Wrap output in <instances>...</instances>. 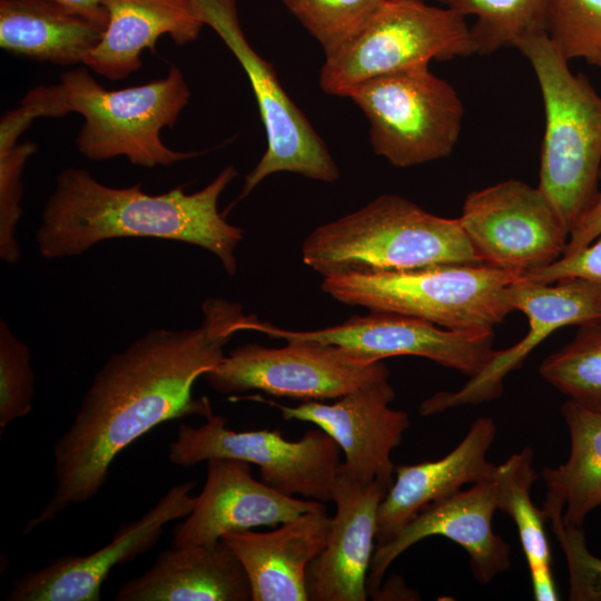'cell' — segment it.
Returning <instances> with one entry per match:
<instances>
[{
    "mask_svg": "<svg viewBox=\"0 0 601 601\" xmlns=\"http://www.w3.org/2000/svg\"><path fill=\"white\" fill-rule=\"evenodd\" d=\"M116 601H249L247 574L223 541L161 551L142 574L126 581Z\"/></svg>",
    "mask_w": 601,
    "mask_h": 601,
    "instance_id": "cell-22",
    "label": "cell"
},
{
    "mask_svg": "<svg viewBox=\"0 0 601 601\" xmlns=\"http://www.w3.org/2000/svg\"><path fill=\"white\" fill-rule=\"evenodd\" d=\"M237 175L229 165L195 193L179 185L150 195L141 183L109 187L86 169L67 167L57 175L43 206L36 230L38 253L52 260L80 256L108 239L157 238L204 248L234 276L244 230L219 213L218 200Z\"/></svg>",
    "mask_w": 601,
    "mask_h": 601,
    "instance_id": "cell-2",
    "label": "cell"
},
{
    "mask_svg": "<svg viewBox=\"0 0 601 601\" xmlns=\"http://www.w3.org/2000/svg\"><path fill=\"white\" fill-rule=\"evenodd\" d=\"M205 26L213 28L244 69L255 95L267 146L245 176L238 200L272 174L290 171L332 183L339 170L325 142L280 85L273 66L246 39L237 14V0H193Z\"/></svg>",
    "mask_w": 601,
    "mask_h": 601,
    "instance_id": "cell-10",
    "label": "cell"
},
{
    "mask_svg": "<svg viewBox=\"0 0 601 601\" xmlns=\"http://www.w3.org/2000/svg\"><path fill=\"white\" fill-rule=\"evenodd\" d=\"M570 434L568 460L540 472L546 497V521L583 529L591 511L601 505V412L587 408L568 398L561 407Z\"/></svg>",
    "mask_w": 601,
    "mask_h": 601,
    "instance_id": "cell-25",
    "label": "cell"
},
{
    "mask_svg": "<svg viewBox=\"0 0 601 601\" xmlns=\"http://www.w3.org/2000/svg\"><path fill=\"white\" fill-rule=\"evenodd\" d=\"M573 277L601 285V235L584 248L564 255L549 266L521 274L520 279L551 284Z\"/></svg>",
    "mask_w": 601,
    "mask_h": 601,
    "instance_id": "cell-34",
    "label": "cell"
},
{
    "mask_svg": "<svg viewBox=\"0 0 601 601\" xmlns=\"http://www.w3.org/2000/svg\"><path fill=\"white\" fill-rule=\"evenodd\" d=\"M599 181H601V168ZM599 235H601V190H598L589 207L572 229L562 256L570 255L584 248Z\"/></svg>",
    "mask_w": 601,
    "mask_h": 601,
    "instance_id": "cell-35",
    "label": "cell"
},
{
    "mask_svg": "<svg viewBox=\"0 0 601 601\" xmlns=\"http://www.w3.org/2000/svg\"><path fill=\"white\" fill-rule=\"evenodd\" d=\"M387 491L381 482H362L339 466L332 492L336 512L331 536L306 573L308 601L366 600L378 508Z\"/></svg>",
    "mask_w": 601,
    "mask_h": 601,
    "instance_id": "cell-19",
    "label": "cell"
},
{
    "mask_svg": "<svg viewBox=\"0 0 601 601\" xmlns=\"http://www.w3.org/2000/svg\"><path fill=\"white\" fill-rule=\"evenodd\" d=\"M107 24L106 8L87 12L55 0H0V47L36 61L83 65Z\"/></svg>",
    "mask_w": 601,
    "mask_h": 601,
    "instance_id": "cell-24",
    "label": "cell"
},
{
    "mask_svg": "<svg viewBox=\"0 0 601 601\" xmlns=\"http://www.w3.org/2000/svg\"><path fill=\"white\" fill-rule=\"evenodd\" d=\"M521 274L480 264H447L406 270L351 272L323 278L337 302L395 313L449 329L489 331L513 311L509 285Z\"/></svg>",
    "mask_w": 601,
    "mask_h": 601,
    "instance_id": "cell-6",
    "label": "cell"
},
{
    "mask_svg": "<svg viewBox=\"0 0 601 601\" xmlns=\"http://www.w3.org/2000/svg\"><path fill=\"white\" fill-rule=\"evenodd\" d=\"M325 503L277 492L252 474V464L228 457L206 461V481L191 512L173 529L171 548L213 544L229 532L276 526Z\"/></svg>",
    "mask_w": 601,
    "mask_h": 601,
    "instance_id": "cell-18",
    "label": "cell"
},
{
    "mask_svg": "<svg viewBox=\"0 0 601 601\" xmlns=\"http://www.w3.org/2000/svg\"><path fill=\"white\" fill-rule=\"evenodd\" d=\"M497 427L492 417H477L454 450L436 461L395 465L394 480L380 504L376 545L396 533L428 504L465 484L492 480L496 464L486 457Z\"/></svg>",
    "mask_w": 601,
    "mask_h": 601,
    "instance_id": "cell-21",
    "label": "cell"
},
{
    "mask_svg": "<svg viewBox=\"0 0 601 601\" xmlns=\"http://www.w3.org/2000/svg\"><path fill=\"white\" fill-rule=\"evenodd\" d=\"M539 372L568 398L601 412V321L579 325L568 344L542 361Z\"/></svg>",
    "mask_w": 601,
    "mask_h": 601,
    "instance_id": "cell-28",
    "label": "cell"
},
{
    "mask_svg": "<svg viewBox=\"0 0 601 601\" xmlns=\"http://www.w3.org/2000/svg\"><path fill=\"white\" fill-rule=\"evenodd\" d=\"M168 457L189 467L211 457L236 459L259 467L260 480L279 493L328 502L341 462V449L323 430L287 441L278 431L236 432L223 415L199 426L181 424L169 443Z\"/></svg>",
    "mask_w": 601,
    "mask_h": 601,
    "instance_id": "cell-9",
    "label": "cell"
},
{
    "mask_svg": "<svg viewBox=\"0 0 601 601\" xmlns=\"http://www.w3.org/2000/svg\"><path fill=\"white\" fill-rule=\"evenodd\" d=\"M38 146L26 141L0 147V258L14 265L21 257L17 226L22 215L23 184L21 177L28 159Z\"/></svg>",
    "mask_w": 601,
    "mask_h": 601,
    "instance_id": "cell-32",
    "label": "cell"
},
{
    "mask_svg": "<svg viewBox=\"0 0 601 601\" xmlns=\"http://www.w3.org/2000/svg\"><path fill=\"white\" fill-rule=\"evenodd\" d=\"M332 528L325 506L269 532H229L221 540L240 561L253 601H307V569L327 545Z\"/></svg>",
    "mask_w": 601,
    "mask_h": 601,
    "instance_id": "cell-20",
    "label": "cell"
},
{
    "mask_svg": "<svg viewBox=\"0 0 601 601\" xmlns=\"http://www.w3.org/2000/svg\"><path fill=\"white\" fill-rule=\"evenodd\" d=\"M250 331L286 342H316L353 351L371 361L418 356L472 377L492 358L494 332L449 329L420 318L372 312L315 331H287L255 317Z\"/></svg>",
    "mask_w": 601,
    "mask_h": 601,
    "instance_id": "cell-13",
    "label": "cell"
},
{
    "mask_svg": "<svg viewBox=\"0 0 601 601\" xmlns=\"http://www.w3.org/2000/svg\"><path fill=\"white\" fill-rule=\"evenodd\" d=\"M459 219L482 263L520 274L558 260L570 237L545 193L518 179L471 191Z\"/></svg>",
    "mask_w": 601,
    "mask_h": 601,
    "instance_id": "cell-12",
    "label": "cell"
},
{
    "mask_svg": "<svg viewBox=\"0 0 601 601\" xmlns=\"http://www.w3.org/2000/svg\"><path fill=\"white\" fill-rule=\"evenodd\" d=\"M62 4L87 11V12H97L105 9L102 6L104 0H55Z\"/></svg>",
    "mask_w": 601,
    "mask_h": 601,
    "instance_id": "cell-36",
    "label": "cell"
},
{
    "mask_svg": "<svg viewBox=\"0 0 601 601\" xmlns=\"http://www.w3.org/2000/svg\"><path fill=\"white\" fill-rule=\"evenodd\" d=\"M302 255L323 277L482 263L459 218L434 215L393 194L315 228Z\"/></svg>",
    "mask_w": 601,
    "mask_h": 601,
    "instance_id": "cell-4",
    "label": "cell"
},
{
    "mask_svg": "<svg viewBox=\"0 0 601 601\" xmlns=\"http://www.w3.org/2000/svg\"><path fill=\"white\" fill-rule=\"evenodd\" d=\"M345 97L366 116L374 152L394 167L449 157L459 141L464 105L428 66L368 79Z\"/></svg>",
    "mask_w": 601,
    "mask_h": 601,
    "instance_id": "cell-8",
    "label": "cell"
},
{
    "mask_svg": "<svg viewBox=\"0 0 601 601\" xmlns=\"http://www.w3.org/2000/svg\"><path fill=\"white\" fill-rule=\"evenodd\" d=\"M545 35L568 61L601 69V0H551Z\"/></svg>",
    "mask_w": 601,
    "mask_h": 601,
    "instance_id": "cell-30",
    "label": "cell"
},
{
    "mask_svg": "<svg viewBox=\"0 0 601 601\" xmlns=\"http://www.w3.org/2000/svg\"><path fill=\"white\" fill-rule=\"evenodd\" d=\"M189 98V87L176 66L165 78L119 90L105 89L85 66L61 73L56 85L32 88L20 106L33 119L81 115L76 147L89 160L124 156L132 165L154 168L198 155L170 149L160 138L161 129L176 124Z\"/></svg>",
    "mask_w": 601,
    "mask_h": 601,
    "instance_id": "cell-3",
    "label": "cell"
},
{
    "mask_svg": "<svg viewBox=\"0 0 601 601\" xmlns=\"http://www.w3.org/2000/svg\"><path fill=\"white\" fill-rule=\"evenodd\" d=\"M497 510L495 482L486 480L433 502L410 520L396 535L376 545L367 575L368 594L380 588L390 565L421 540L440 535L459 544L467 553L474 579L487 584L511 564V546L493 531Z\"/></svg>",
    "mask_w": 601,
    "mask_h": 601,
    "instance_id": "cell-17",
    "label": "cell"
},
{
    "mask_svg": "<svg viewBox=\"0 0 601 601\" xmlns=\"http://www.w3.org/2000/svg\"><path fill=\"white\" fill-rule=\"evenodd\" d=\"M195 481L170 487L142 516L121 524L104 548L87 554H68L48 565L17 578L7 601H98L104 581L119 564L134 561L149 551L168 522L186 518L196 497Z\"/></svg>",
    "mask_w": 601,
    "mask_h": 601,
    "instance_id": "cell-16",
    "label": "cell"
},
{
    "mask_svg": "<svg viewBox=\"0 0 601 601\" xmlns=\"http://www.w3.org/2000/svg\"><path fill=\"white\" fill-rule=\"evenodd\" d=\"M533 462V449L525 446L495 465L492 479L496 485L497 510L510 515L518 529L534 599L556 601L552 553L544 529L546 516L531 499V489L539 476Z\"/></svg>",
    "mask_w": 601,
    "mask_h": 601,
    "instance_id": "cell-26",
    "label": "cell"
},
{
    "mask_svg": "<svg viewBox=\"0 0 601 601\" xmlns=\"http://www.w3.org/2000/svg\"><path fill=\"white\" fill-rule=\"evenodd\" d=\"M247 398L276 407L285 421L308 422L323 430L344 453L341 466L353 477L378 481L388 489L392 485L395 465L391 454L410 426V417L391 407L395 391L388 377L361 386L332 404L304 402L287 406L257 395Z\"/></svg>",
    "mask_w": 601,
    "mask_h": 601,
    "instance_id": "cell-15",
    "label": "cell"
},
{
    "mask_svg": "<svg viewBox=\"0 0 601 601\" xmlns=\"http://www.w3.org/2000/svg\"><path fill=\"white\" fill-rule=\"evenodd\" d=\"M108 24L83 65L110 80L137 71L145 49L155 51L162 35L177 45L195 41L205 23L193 0H104Z\"/></svg>",
    "mask_w": 601,
    "mask_h": 601,
    "instance_id": "cell-23",
    "label": "cell"
},
{
    "mask_svg": "<svg viewBox=\"0 0 601 601\" xmlns=\"http://www.w3.org/2000/svg\"><path fill=\"white\" fill-rule=\"evenodd\" d=\"M563 549L569 569V599L572 601H601V559L587 546L583 529L553 525Z\"/></svg>",
    "mask_w": 601,
    "mask_h": 601,
    "instance_id": "cell-33",
    "label": "cell"
},
{
    "mask_svg": "<svg viewBox=\"0 0 601 601\" xmlns=\"http://www.w3.org/2000/svg\"><path fill=\"white\" fill-rule=\"evenodd\" d=\"M201 312L199 325L152 328L106 359L53 447V494L23 534L93 499L116 456L151 428L213 415L210 401L193 395L194 384L225 356L233 336L247 331L250 316L240 303L219 297L207 298Z\"/></svg>",
    "mask_w": 601,
    "mask_h": 601,
    "instance_id": "cell-1",
    "label": "cell"
},
{
    "mask_svg": "<svg viewBox=\"0 0 601 601\" xmlns=\"http://www.w3.org/2000/svg\"><path fill=\"white\" fill-rule=\"evenodd\" d=\"M322 46L325 57L353 39L387 0H280Z\"/></svg>",
    "mask_w": 601,
    "mask_h": 601,
    "instance_id": "cell-29",
    "label": "cell"
},
{
    "mask_svg": "<svg viewBox=\"0 0 601 601\" xmlns=\"http://www.w3.org/2000/svg\"><path fill=\"white\" fill-rule=\"evenodd\" d=\"M529 60L544 106L539 187L552 200L570 234L598 193L601 168V95L546 35L516 46Z\"/></svg>",
    "mask_w": 601,
    "mask_h": 601,
    "instance_id": "cell-5",
    "label": "cell"
},
{
    "mask_svg": "<svg viewBox=\"0 0 601 601\" xmlns=\"http://www.w3.org/2000/svg\"><path fill=\"white\" fill-rule=\"evenodd\" d=\"M35 398L29 346L0 319V427L28 415Z\"/></svg>",
    "mask_w": 601,
    "mask_h": 601,
    "instance_id": "cell-31",
    "label": "cell"
},
{
    "mask_svg": "<svg viewBox=\"0 0 601 601\" xmlns=\"http://www.w3.org/2000/svg\"><path fill=\"white\" fill-rule=\"evenodd\" d=\"M203 377L218 394L256 390L304 403L337 400L390 377V371L383 361L337 345L294 341L283 347L238 346Z\"/></svg>",
    "mask_w": 601,
    "mask_h": 601,
    "instance_id": "cell-11",
    "label": "cell"
},
{
    "mask_svg": "<svg viewBox=\"0 0 601 601\" xmlns=\"http://www.w3.org/2000/svg\"><path fill=\"white\" fill-rule=\"evenodd\" d=\"M505 297L513 311L528 317L526 335L511 347L495 349L485 367L461 388L437 392L424 400L418 407L422 415L500 397L505 377L520 368L549 335L568 325L601 321V285L584 278H564L551 284L518 279L509 285Z\"/></svg>",
    "mask_w": 601,
    "mask_h": 601,
    "instance_id": "cell-14",
    "label": "cell"
},
{
    "mask_svg": "<svg viewBox=\"0 0 601 601\" xmlns=\"http://www.w3.org/2000/svg\"><path fill=\"white\" fill-rule=\"evenodd\" d=\"M463 17L470 26L475 53L486 56L516 48L523 40L545 35L551 0H434Z\"/></svg>",
    "mask_w": 601,
    "mask_h": 601,
    "instance_id": "cell-27",
    "label": "cell"
},
{
    "mask_svg": "<svg viewBox=\"0 0 601 601\" xmlns=\"http://www.w3.org/2000/svg\"><path fill=\"white\" fill-rule=\"evenodd\" d=\"M473 53L465 17L422 0H387L353 39L325 57L319 86L345 97L368 79Z\"/></svg>",
    "mask_w": 601,
    "mask_h": 601,
    "instance_id": "cell-7",
    "label": "cell"
}]
</instances>
